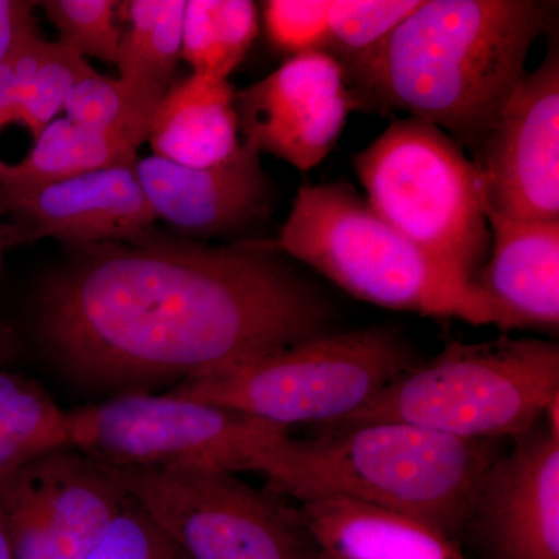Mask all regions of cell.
I'll return each mask as SVG.
<instances>
[{"instance_id":"34","label":"cell","mask_w":559,"mask_h":559,"mask_svg":"<svg viewBox=\"0 0 559 559\" xmlns=\"http://www.w3.org/2000/svg\"><path fill=\"white\" fill-rule=\"evenodd\" d=\"M312 559H326V558L322 557V555H320V551H318V554H316V557Z\"/></svg>"},{"instance_id":"20","label":"cell","mask_w":559,"mask_h":559,"mask_svg":"<svg viewBox=\"0 0 559 559\" xmlns=\"http://www.w3.org/2000/svg\"><path fill=\"white\" fill-rule=\"evenodd\" d=\"M120 5L130 25L121 32L119 79L162 100L182 58L186 0H131Z\"/></svg>"},{"instance_id":"15","label":"cell","mask_w":559,"mask_h":559,"mask_svg":"<svg viewBox=\"0 0 559 559\" xmlns=\"http://www.w3.org/2000/svg\"><path fill=\"white\" fill-rule=\"evenodd\" d=\"M21 242L55 238L73 250L150 238L156 221L135 165L84 173L33 191L9 210Z\"/></svg>"},{"instance_id":"6","label":"cell","mask_w":559,"mask_h":559,"mask_svg":"<svg viewBox=\"0 0 559 559\" xmlns=\"http://www.w3.org/2000/svg\"><path fill=\"white\" fill-rule=\"evenodd\" d=\"M396 331L373 326L319 334L230 369L179 382L171 395L289 429L336 425L417 366Z\"/></svg>"},{"instance_id":"32","label":"cell","mask_w":559,"mask_h":559,"mask_svg":"<svg viewBox=\"0 0 559 559\" xmlns=\"http://www.w3.org/2000/svg\"><path fill=\"white\" fill-rule=\"evenodd\" d=\"M16 245H21L16 227L10 221H3V216H0V272H2L3 255H5L7 250Z\"/></svg>"},{"instance_id":"18","label":"cell","mask_w":559,"mask_h":559,"mask_svg":"<svg viewBox=\"0 0 559 559\" xmlns=\"http://www.w3.org/2000/svg\"><path fill=\"white\" fill-rule=\"evenodd\" d=\"M234 102L229 80L191 72L173 81L151 121L153 156L194 168L229 159L241 145Z\"/></svg>"},{"instance_id":"26","label":"cell","mask_w":559,"mask_h":559,"mask_svg":"<svg viewBox=\"0 0 559 559\" xmlns=\"http://www.w3.org/2000/svg\"><path fill=\"white\" fill-rule=\"evenodd\" d=\"M43 7L60 40L80 57L117 64L121 32L116 22L119 3L114 0H46Z\"/></svg>"},{"instance_id":"30","label":"cell","mask_w":559,"mask_h":559,"mask_svg":"<svg viewBox=\"0 0 559 559\" xmlns=\"http://www.w3.org/2000/svg\"><path fill=\"white\" fill-rule=\"evenodd\" d=\"M38 3L24 0H0V62L9 57L24 36L36 32L33 10Z\"/></svg>"},{"instance_id":"11","label":"cell","mask_w":559,"mask_h":559,"mask_svg":"<svg viewBox=\"0 0 559 559\" xmlns=\"http://www.w3.org/2000/svg\"><path fill=\"white\" fill-rule=\"evenodd\" d=\"M485 205L514 219L559 221V46L550 32L540 66L527 72L476 154Z\"/></svg>"},{"instance_id":"29","label":"cell","mask_w":559,"mask_h":559,"mask_svg":"<svg viewBox=\"0 0 559 559\" xmlns=\"http://www.w3.org/2000/svg\"><path fill=\"white\" fill-rule=\"evenodd\" d=\"M47 47L49 40L40 38L38 32H32L0 62V128L5 127L7 117L20 100L25 84L38 68Z\"/></svg>"},{"instance_id":"8","label":"cell","mask_w":559,"mask_h":559,"mask_svg":"<svg viewBox=\"0 0 559 559\" xmlns=\"http://www.w3.org/2000/svg\"><path fill=\"white\" fill-rule=\"evenodd\" d=\"M289 429L213 404L123 393L68 412V448L119 468L255 471Z\"/></svg>"},{"instance_id":"9","label":"cell","mask_w":559,"mask_h":559,"mask_svg":"<svg viewBox=\"0 0 559 559\" xmlns=\"http://www.w3.org/2000/svg\"><path fill=\"white\" fill-rule=\"evenodd\" d=\"M108 468L189 559H312L319 551L289 500L237 474Z\"/></svg>"},{"instance_id":"31","label":"cell","mask_w":559,"mask_h":559,"mask_svg":"<svg viewBox=\"0 0 559 559\" xmlns=\"http://www.w3.org/2000/svg\"><path fill=\"white\" fill-rule=\"evenodd\" d=\"M17 348H20V342L14 331L5 323H0V367L16 356Z\"/></svg>"},{"instance_id":"28","label":"cell","mask_w":559,"mask_h":559,"mask_svg":"<svg viewBox=\"0 0 559 559\" xmlns=\"http://www.w3.org/2000/svg\"><path fill=\"white\" fill-rule=\"evenodd\" d=\"M86 559H187L131 498Z\"/></svg>"},{"instance_id":"19","label":"cell","mask_w":559,"mask_h":559,"mask_svg":"<svg viewBox=\"0 0 559 559\" xmlns=\"http://www.w3.org/2000/svg\"><path fill=\"white\" fill-rule=\"evenodd\" d=\"M131 140L55 119L35 139L31 153L17 164L0 159V216L33 191L60 180L109 167L138 164Z\"/></svg>"},{"instance_id":"27","label":"cell","mask_w":559,"mask_h":559,"mask_svg":"<svg viewBox=\"0 0 559 559\" xmlns=\"http://www.w3.org/2000/svg\"><path fill=\"white\" fill-rule=\"evenodd\" d=\"M264 27L272 46L289 58L330 50L329 0H267Z\"/></svg>"},{"instance_id":"7","label":"cell","mask_w":559,"mask_h":559,"mask_svg":"<svg viewBox=\"0 0 559 559\" xmlns=\"http://www.w3.org/2000/svg\"><path fill=\"white\" fill-rule=\"evenodd\" d=\"M353 170L382 219L471 283L491 234L480 173L457 142L414 117L393 120L353 156Z\"/></svg>"},{"instance_id":"3","label":"cell","mask_w":559,"mask_h":559,"mask_svg":"<svg viewBox=\"0 0 559 559\" xmlns=\"http://www.w3.org/2000/svg\"><path fill=\"white\" fill-rule=\"evenodd\" d=\"M498 455L495 441L370 423L322 429L314 439L285 433L261 452L255 471L266 477L271 492L297 506L356 500L399 511L457 539Z\"/></svg>"},{"instance_id":"13","label":"cell","mask_w":559,"mask_h":559,"mask_svg":"<svg viewBox=\"0 0 559 559\" xmlns=\"http://www.w3.org/2000/svg\"><path fill=\"white\" fill-rule=\"evenodd\" d=\"M544 418L498 455L477 489L466 525L487 559H559L558 400Z\"/></svg>"},{"instance_id":"25","label":"cell","mask_w":559,"mask_h":559,"mask_svg":"<svg viewBox=\"0 0 559 559\" xmlns=\"http://www.w3.org/2000/svg\"><path fill=\"white\" fill-rule=\"evenodd\" d=\"M419 0H329L330 50L340 62L382 43L417 9Z\"/></svg>"},{"instance_id":"14","label":"cell","mask_w":559,"mask_h":559,"mask_svg":"<svg viewBox=\"0 0 559 559\" xmlns=\"http://www.w3.org/2000/svg\"><path fill=\"white\" fill-rule=\"evenodd\" d=\"M135 173L156 218L180 234H231L266 219L274 209V186L261 153L245 142L212 167H183L151 154L138 159Z\"/></svg>"},{"instance_id":"12","label":"cell","mask_w":559,"mask_h":559,"mask_svg":"<svg viewBox=\"0 0 559 559\" xmlns=\"http://www.w3.org/2000/svg\"><path fill=\"white\" fill-rule=\"evenodd\" d=\"M242 142L305 173L336 146L348 116L359 109L347 75L326 53L288 58L266 79L235 92Z\"/></svg>"},{"instance_id":"21","label":"cell","mask_w":559,"mask_h":559,"mask_svg":"<svg viewBox=\"0 0 559 559\" xmlns=\"http://www.w3.org/2000/svg\"><path fill=\"white\" fill-rule=\"evenodd\" d=\"M68 448V411L46 389L0 369V477Z\"/></svg>"},{"instance_id":"24","label":"cell","mask_w":559,"mask_h":559,"mask_svg":"<svg viewBox=\"0 0 559 559\" xmlns=\"http://www.w3.org/2000/svg\"><path fill=\"white\" fill-rule=\"evenodd\" d=\"M95 70L75 50L49 43L46 55L25 84L20 100L7 117V124L21 123L38 138L44 128L64 109L70 91Z\"/></svg>"},{"instance_id":"10","label":"cell","mask_w":559,"mask_h":559,"mask_svg":"<svg viewBox=\"0 0 559 559\" xmlns=\"http://www.w3.org/2000/svg\"><path fill=\"white\" fill-rule=\"evenodd\" d=\"M130 500L103 463L62 448L0 477L13 559H86Z\"/></svg>"},{"instance_id":"23","label":"cell","mask_w":559,"mask_h":559,"mask_svg":"<svg viewBox=\"0 0 559 559\" xmlns=\"http://www.w3.org/2000/svg\"><path fill=\"white\" fill-rule=\"evenodd\" d=\"M159 103V98L127 81L94 72L70 91L64 103L66 119L142 146Z\"/></svg>"},{"instance_id":"22","label":"cell","mask_w":559,"mask_h":559,"mask_svg":"<svg viewBox=\"0 0 559 559\" xmlns=\"http://www.w3.org/2000/svg\"><path fill=\"white\" fill-rule=\"evenodd\" d=\"M259 33L250 0H186L182 58L193 73L229 80Z\"/></svg>"},{"instance_id":"5","label":"cell","mask_w":559,"mask_h":559,"mask_svg":"<svg viewBox=\"0 0 559 559\" xmlns=\"http://www.w3.org/2000/svg\"><path fill=\"white\" fill-rule=\"evenodd\" d=\"M557 400V342H452L400 374L362 409L322 429L404 423L463 440L520 439Z\"/></svg>"},{"instance_id":"33","label":"cell","mask_w":559,"mask_h":559,"mask_svg":"<svg viewBox=\"0 0 559 559\" xmlns=\"http://www.w3.org/2000/svg\"><path fill=\"white\" fill-rule=\"evenodd\" d=\"M0 559H13L9 536H7L2 522H0Z\"/></svg>"},{"instance_id":"1","label":"cell","mask_w":559,"mask_h":559,"mask_svg":"<svg viewBox=\"0 0 559 559\" xmlns=\"http://www.w3.org/2000/svg\"><path fill=\"white\" fill-rule=\"evenodd\" d=\"M272 242L75 250L36 299L40 344L87 389L143 392L329 333L333 305Z\"/></svg>"},{"instance_id":"16","label":"cell","mask_w":559,"mask_h":559,"mask_svg":"<svg viewBox=\"0 0 559 559\" xmlns=\"http://www.w3.org/2000/svg\"><path fill=\"white\" fill-rule=\"evenodd\" d=\"M489 255L471 280L495 308L500 329L559 326V221H525L485 205Z\"/></svg>"},{"instance_id":"4","label":"cell","mask_w":559,"mask_h":559,"mask_svg":"<svg viewBox=\"0 0 559 559\" xmlns=\"http://www.w3.org/2000/svg\"><path fill=\"white\" fill-rule=\"evenodd\" d=\"M272 245L356 299L500 326L498 312L471 283L390 226L352 183L301 187Z\"/></svg>"},{"instance_id":"2","label":"cell","mask_w":559,"mask_h":559,"mask_svg":"<svg viewBox=\"0 0 559 559\" xmlns=\"http://www.w3.org/2000/svg\"><path fill=\"white\" fill-rule=\"evenodd\" d=\"M554 10L540 0H419L388 38L341 64L359 109L426 121L473 156L527 75Z\"/></svg>"},{"instance_id":"17","label":"cell","mask_w":559,"mask_h":559,"mask_svg":"<svg viewBox=\"0 0 559 559\" xmlns=\"http://www.w3.org/2000/svg\"><path fill=\"white\" fill-rule=\"evenodd\" d=\"M296 509L326 559H466L457 540L399 511L348 499L312 500Z\"/></svg>"},{"instance_id":"35","label":"cell","mask_w":559,"mask_h":559,"mask_svg":"<svg viewBox=\"0 0 559 559\" xmlns=\"http://www.w3.org/2000/svg\"><path fill=\"white\" fill-rule=\"evenodd\" d=\"M187 559H189V558H187Z\"/></svg>"}]
</instances>
